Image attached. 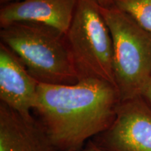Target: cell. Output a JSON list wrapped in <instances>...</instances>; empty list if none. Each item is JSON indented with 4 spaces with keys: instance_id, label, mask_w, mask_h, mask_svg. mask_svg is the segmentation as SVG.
<instances>
[{
    "instance_id": "cell-1",
    "label": "cell",
    "mask_w": 151,
    "mask_h": 151,
    "mask_svg": "<svg viewBox=\"0 0 151 151\" xmlns=\"http://www.w3.org/2000/svg\"><path fill=\"white\" fill-rule=\"evenodd\" d=\"M120 101L116 87L99 78L71 85L39 83L34 111L55 150L77 151L110 127Z\"/></svg>"
},
{
    "instance_id": "cell-2",
    "label": "cell",
    "mask_w": 151,
    "mask_h": 151,
    "mask_svg": "<svg viewBox=\"0 0 151 151\" xmlns=\"http://www.w3.org/2000/svg\"><path fill=\"white\" fill-rule=\"evenodd\" d=\"M0 38L39 83L71 85L80 80L65 35L51 27L15 23L1 27Z\"/></svg>"
},
{
    "instance_id": "cell-3",
    "label": "cell",
    "mask_w": 151,
    "mask_h": 151,
    "mask_svg": "<svg viewBox=\"0 0 151 151\" xmlns=\"http://www.w3.org/2000/svg\"><path fill=\"white\" fill-rule=\"evenodd\" d=\"M113 42L115 81L120 101L141 96L151 77V33L114 6L100 7Z\"/></svg>"
},
{
    "instance_id": "cell-4",
    "label": "cell",
    "mask_w": 151,
    "mask_h": 151,
    "mask_svg": "<svg viewBox=\"0 0 151 151\" xmlns=\"http://www.w3.org/2000/svg\"><path fill=\"white\" fill-rule=\"evenodd\" d=\"M65 37L79 78H99L116 88L112 39L96 0H76Z\"/></svg>"
},
{
    "instance_id": "cell-5",
    "label": "cell",
    "mask_w": 151,
    "mask_h": 151,
    "mask_svg": "<svg viewBox=\"0 0 151 151\" xmlns=\"http://www.w3.org/2000/svg\"><path fill=\"white\" fill-rule=\"evenodd\" d=\"M98 136L106 151H151V106L141 96L120 101L111 125Z\"/></svg>"
},
{
    "instance_id": "cell-6",
    "label": "cell",
    "mask_w": 151,
    "mask_h": 151,
    "mask_svg": "<svg viewBox=\"0 0 151 151\" xmlns=\"http://www.w3.org/2000/svg\"><path fill=\"white\" fill-rule=\"evenodd\" d=\"M39 83L16 55L0 43V101L23 118H33Z\"/></svg>"
},
{
    "instance_id": "cell-7",
    "label": "cell",
    "mask_w": 151,
    "mask_h": 151,
    "mask_svg": "<svg viewBox=\"0 0 151 151\" xmlns=\"http://www.w3.org/2000/svg\"><path fill=\"white\" fill-rule=\"evenodd\" d=\"M76 3V0H18L5 4L0 10V26L37 24L66 35L72 21Z\"/></svg>"
},
{
    "instance_id": "cell-8",
    "label": "cell",
    "mask_w": 151,
    "mask_h": 151,
    "mask_svg": "<svg viewBox=\"0 0 151 151\" xmlns=\"http://www.w3.org/2000/svg\"><path fill=\"white\" fill-rule=\"evenodd\" d=\"M0 151H55L39 121L0 102Z\"/></svg>"
},
{
    "instance_id": "cell-9",
    "label": "cell",
    "mask_w": 151,
    "mask_h": 151,
    "mask_svg": "<svg viewBox=\"0 0 151 151\" xmlns=\"http://www.w3.org/2000/svg\"><path fill=\"white\" fill-rule=\"evenodd\" d=\"M113 5L151 33V0H113Z\"/></svg>"
},
{
    "instance_id": "cell-10",
    "label": "cell",
    "mask_w": 151,
    "mask_h": 151,
    "mask_svg": "<svg viewBox=\"0 0 151 151\" xmlns=\"http://www.w3.org/2000/svg\"><path fill=\"white\" fill-rule=\"evenodd\" d=\"M140 95L151 106V77L143 85L141 90Z\"/></svg>"
},
{
    "instance_id": "cell-11",
    "label": "cell",
    "mask_w": 151,
    "mask_h": 151,
    "mask_svg": "<svg viewBox=\"0 0 151 151\" xmlns=\"http://www.w3.org/2000/svg\"><path fill=\"white\" fill-rule=\"evenodd\" d=\"M96 1L101 8H109L113 5V0H96Z\"/></svg>"
},
{
    "instance_id": "cell-12",
    "label": "cell",
    "mask_w": 151,
    "mask_h": 151,
    "mask_svg": "<svg viewBox=\"0 0 151 151\" xmlns=\"http://www.w3.org/2000/svg\"><path fill=\"white\" fill-rule=\"evenodd\" d=\"M77 151H106V150L101 148V147L97 146V144H94V143H92V144H90L88 148L84 149V150H79Z\"/></svg>"
},
{
    "instance_id": "cell-13",
    "label": "cell",
    "mask_w": 151,
    "mask_h": 151,
    "mask_svg": "<svg viewBox=\"0 0 151 151\" xmlns=\"http://www.w3.org/2000/svg\"><path fill=\"white\" fill-rule=\"evenodd\" d=\"M1 1V3L2 4H5L9 3V2H12V1H18V0H0Z\"/></svg>"
}]
</instances>
